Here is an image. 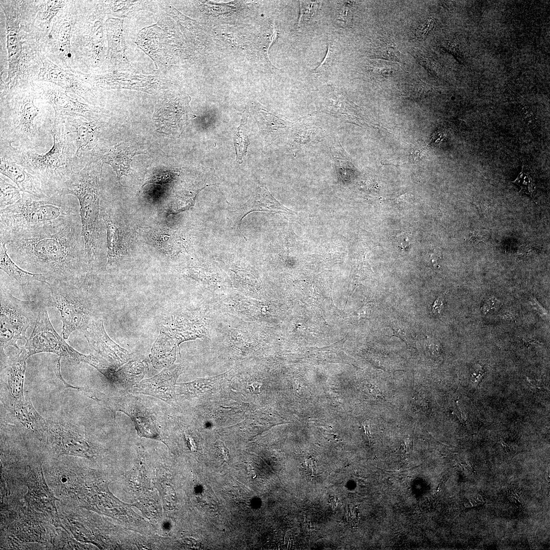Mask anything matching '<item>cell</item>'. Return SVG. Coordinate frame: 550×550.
<instances>
[{
	"label": "cell",
	"instance_id": "7a4b0ae2",
	"mask_svg": "<svg viewBox=\"0 0 550 550\" xmlns=\"http://www.w3.org/2000/svg\"><path fill=\"white\" fill-rule=\"evenodd\" d=\"M20 199L0 212V239H16L54 233L80 218L79 204L72 195L39 198L22 193Z\"/></svg>",
	"mask_w": 550,
	"mask_h": 550
},
{
	"label": "cell",
	"instance_id": "836d02e7",
	"mask_svg": "<svg viewBox=\"0 0 550 550\" xmlns=\"http://www.w3.org/2000/svg\"><path fill=\"white\" fill-rule=\"evenodd\" d=\"M0 176V207L1 210L17 202L21 198L20 190L8 182L4 176Z\"/></svg>",
	"mask_w": 550,
	"mask_h": 550
},
{
	"label": "cell",
	"instance_id": "d4e9b609",
	"mask_svg": "<svg viewBox=\"0 0 550 550\" xmlns=\"http://www.w3.org/2000/svg\"><path fill=\"white\" fill-rule=\"evenodd\" d=\"M0 268L24 288L36 281L48 285L49 277L46 274L31 272L19 267L8 253L5 243L0 239Z\"/></svg>",
	"mask_w": 550,
	"mask_h": 550
},
{
	"label": "cell",
	"instance_id": "277c9868",
	"mask_svg": "<svg viewBox=\"0 0 550 550\" xmlns=\"http://www.w3.org/2000/svg\"><path fill=\"white\" fill-rule=\"evenodd\" d=\"M101 172V166L90 161L81 170L74 172L61 194L73 196L78 201L81 235L85 241L90 270L94 269L97 262L101 242L99 225Z\"/></svg>",
	"mask_w": 550,
	"mask_h": 550
},
{
	"label": "cell",
	"instance_id": "603a6c76",
	"mask_svg": "<svg viewBox=\"0 0 550 550\" xmlns=\"http://www.w3.org/2000/svg\"><path fill=\"white\" fill-rule=\"evenodd\" d=\"M6 16L7 48L9 61V76L10 82L13 81L18 70L22 47L19 36L18 10H10L9 8L2 7Z\"/></svg>",
	"mask_w": 550,
	"mask_h": 550
},
{
	"label": "cell",
	"instance_id": "f907efd6",
	"mask_svg": "<svg viewBox=\"0 0 550 550\" xmlns=\"http://www.w3.org/2000/svg\"><path fill=\"white\" fill-rule=\"evenodd\" d=\"M444 307V297L442 295L438 297L432 305V312L435 314H440Z\"/></svg>",
	"mask_w": 550,
	"mask_h": 550
},
{
	"label": "cell",
	"instance_id": "4316f807",
	"mask_svg": "<svg viewBox=\"0 0 550 550\" xmlns=\"http://www.w3.org/2000/svg\"><path fill=\"white\" fill-rule=\"evenodd\" d=\"M26 359L19 352L18 354L9 359L5 365L4 370L11 401L20 400L24 398L23 387Z\"/></svg>",
	"mask_w": 550,
	"mask_h": 550
},
{
	"label": "cell",
	"instance_id": "bcb514c9",
	"mask_svg": "<svg viewBox=\"0 0 550 550\" xmlns=\"http://www.w3.org/2000/svg\"><path fill=\"white\" fill-rule=\"evenodd\" d=\"M173 175L170 172L162 171L160 172H156L150 177L149 180L146 183H145L144 185L151 183H166L170 181Z\"/></svg>",
	"mask_w": 550,
	"mask_h": 550
},
{
	"label": "cell",
	"instance_id": "5b68a950",
	"mask_svg": "<svg viewBox=\"0 0 550 550\" xmlns=\"http://www.w3.org/2000/svg\"><path fill=\"white\" fill-rule=\"evenodd\" d=\"M31 92L18 94L1 113L0 135L13 147L35 150L45 145L50 126L35 122L39 109Z\"/></svg>",
	"mask_w": 550,
	"mask_h": 550
},
{
	"label": "cell",
	"instance_id": "f1b7e54d",
	"mask_svg": "<svg viewBox=\"0 0 550 550\" xmlns=\"http://www.w3.org/2000/svg\"><path fill=\"white\" fill-rule=\"evenodd\" d=\"M108 37V56L115 65L128 63L125 55L123 20L110 18L105 22Z\"/></svg>",
	"mask_w": 550,
	"mask_h": 550
},
{
	"label": "cell",
	"instance_id": "8fae6325",
	"mask_svg": "<svg viewBox=\"0 0 550 550\" xmlns=\"http://www.w3.org/2000/svg\"><path fill=\"white\" fill-rule=\"evenodd\" d=\"M47 440L59 454L90 458L93 456L89 442L73 428L60 423L47 422Z\"/></svg>",
	"mask_w": 550,
	"mask_h": 550
},
{
	"label": "cell",
	"instance_id": "7c38bea8",
	"mask_svg": "<svg viewBox=\"0 0 550 550\" xmlns=\"http://www.w3.org/2000/svg\"><path fill=\"white\" fill-rule=\"evenodd\" d=\"M184 371L183 365H173L164 368L158 374L141 380L129 389V391L133 394L153 396L175 406L177 405L176 381Z\"/></svg>",
	"mask_w": 550,
	"mask_h": 550
},
{
	"label": "cell",
	"instance_id": "e575fe53",
	"mask_svg": "<svg viewBox=\"0 0 550 550\" xmlns=\"http://www.w3.org/2000/svg\"><path fill=\"white\" fill-rule=\"evenodd\" d=\"M72 25L68 21L62 22L56 35L57 47L59 54L63 58L71 57L70 43L71 37Z\"/></svg>",
	"mask_w": 550,
	"mask_h": 550
},
{
	"label": "cell",
	"instance_id": "f35d334b",
	"mask_svg": "<svg viewBox=\"0 0 550 550\" xmlns=\"http://www.w3.org/2000/svg\"><path fill=\"white\" fill-rule=\"evenodd\" d=\"M300 15L297 23V28H301L317 13L319 3L317 1H299Z\"/></svg>",
	"mask_w": 550,
	"mask_h": 550
},
{
	"label": "cell",
	"instance_id": "f5cc1de1",
	"mask_svg": "<svg viewBox=\"0 0 550 550\" xmlns=\"http://www.w3.org/2000/svg\"><path fill=\"white\" fill-rule=\"evenodd\" d=\"M450 52L453 54L460 63H463V58L459 50L454 46H451L449 48Z\"/></svg>",
	"mask_w": 550,
	"mask_h": 550
},
{
	"label": "cell",
	"instance_id": "6f0895ef",
	"mask_svg": "<svg viewBox=\"0 0 550 550\" xmlns=\"http://www.w3.org/2000/svg\"><path fill=\"white\" fill-rule=\"evenodd\" d=\"M522 341L524 344L527 347H529L530 346H535L540 344L539 341L534 339H522Z\"/></svg>",
	"mask_w": 550,
	"mask_h": 550
},
{
	"label": "cell",
	"instance_id": "681fc988",
	"mask_svg": "<svg viewBox=\"0 0 550 550\" xmlns=\"http://www.w3.org/2000/svg\"><path fill=\"white\" fill-rule=\"evenodd\" d=\"M499 304V301L494 297H490L484 302L482 308V311L486 314L494 309Z\"/></svg>",
	"mask_w": 550,
	"mask_h": 550
},
{
	"label": "cell",
	"instance_id": "91938a15",
	"mask_svg": "<svg viewBox=\"0 0 550 550\" xmlns=\"http://www.w3.org/2000/svg\"><path fill=\"white\" fill-rule=\"evenodd\" d=\"M248 387L250 388H249V389L251 390L252 391H254L255 392H260V388H259L260 387V383H257V382H253L248 383Z\"/></svg>",
	"mask_w": 550,
	"mask_h": 550
},
{
	"label": "cell",
	"instance_id": "44dd1931",
	"mask_svg": "<svg viewBox=\"0 0 550 550\" xmlns=\"http://www.w3.org/2000/svg\"><path fill=\"white\" fill-rule=\"evenodd\" d=\"M146 154L129 143L122 142L108 148L100 157L103 162L109 165L117 174L119 182L123 176L131 172L130 163L135 155Z\"/></svg>",
	"mask_w": 550,
	"mask_h": 550
},
{
	"label": "cell",
	"instance_id": "30bf717a",
	"mask_svg": "<svg viewBox=\"0 0 550 550\" xmlns=\"http://www.w3.org/2000/svg\"><path fill=\"white\" fill-rule=\"evenodd\" d=\"M188 101L177 97L164 98L156 104L153 119L157 131L179 136L190 118Z\"/></svg>",
	"mask_w": 550,
	"mask_h": 550
},
{
	"label": "cell",
	"instance_id": "7402d4cb",
	"mask_svg": "<svg viewBox=\"0 0 550 550\" xmlns=\"http://www.w3.org/2000/svg\"><path fill=\"white\" fill-rule=\"evenodd\" d=\"M253 211L290 213L289 210L280 204L267 189L263 187L257 189L251 198L239 209L232 212V219L237 228H239L243 218Z\"/></svg>",
	"mask_w": 550,
	"mask_h": 550
},
{
	"label": "cell",
	"instance_id": "db71d44e",
	"mask_svg": "<svg viewBox=\"0 0 550 550\" xmlns=\"http://www.w3.org/2000/svg\"><path fill=\"white\" fill-rule=\"evenodd\" d=\"M531 301H532L531 302L532 305L535 307V308L538 312H539L540 314L543 315L544 316H545L546 317L547 316V312L539 304V303L536 299L534 298L533 299L531 300Z\"/></svg>",
	"mask_w": 550,
	"mask_h": 550
},
{
	"label": "cell",
	"instance_id": "94428289",
	"mask_svg": "<svg viewBox=\"0 0 550 550\" xmlns=\"http://www.w3.org/2000/svg\"><path fill=\"white\" fill-rule=\"evenodd\" d=\"M364 428L366 435H367L368 438H370L371 437V434L370 432V427L369 425L367 424H364Z\"/></svg>",
	"mask_w": 550,
	"mask_h": 550
},
{
	"label": "cell",
	"instance_id": "60d3db41",
	"mask_svg": "<svg viewBox=\"0 0 550 550\" xmlns=\"http://www.w3.org/2000/svg\"><path fill=\"white\" fill-rule=\"evenodd\" d=\"M65 1H47L40 12V19L46 23H49L52 18L65 5Z\"/></svg>",
	"mask_w": 550,
	"mask_h": 550
},
{
	"label": "cell",
	"instance_id": "2e32d148",
	"mask_svg": "<svg viewBox=\"0 0 550 550\" xmlns=\"http://www.w3.org/2000/svg\"><path fill=\"white\" fill-rule=\"evenodd\" d=\"M317 111L351 122L364 121L356 107L337 88L327 85L322 91Z\"/></svg>",
	"mask_w": 550,
	"mask_h": 550
},
{
	"label": "cell",
	"instance_id": "ffe728a7",
	"mask_svg": "<svg viewBox=\"0 0 550 550\" xmlns=\"http://www.w3.org/2000/svg\"><path fill=\"white\" fill-rule=\"evenodd\" d=\"M40 80L53 83L66 93L74 94L87 101L88 91L74 75L63 70L48 60H45L38 75Z\"/></svg>",
	"mask_w": 550,
	"mask_h": 550
},
{
	"label": "cell",
	"instance_id": "4dcf8cb0",
	"mask_svg": "<svg viewBox=\"0 0 550 550\" xmlns=\"http://www.w3.org/2000/svg\"><path fill=\"white\" fill-rule=\"evenodd\" d=\"M148 369L144 361L128 362L116 371V383L130 389L141 381Z\"/></svg>",
	"mask_w": 550,
	"mask_h": 550
},
{
	"label": "cell",
	"instance_id": "ee69618b",
	"mask_svg": "<svg viewBox=\"0 0 550 550\" xmlns=\"http://www.w3.org/2000/svg\"><path fill=\"white\" fill-rule=\"evenodd\" d=\"M491 236L490 232L485 229H477L471 231L469 236V241L471 243H486Z\"/></svg>",
	"mask_w": 550,
	"mask_h": 550
},
{
	"label": "cell",
	"instance_id": "8d00e7d4",
	"mask_svg": "<svg viewBox=\"0 0 550 550\" xmlns=\"http://www.w3.org/2000/svg\"><path fill=\"white\" fill-rule=\"evenodd\" d=\"M107 8L109 12L118 17H125L131 11L135 10L137 6H140L141 1H108Z\"/></svg>",
	"mask_w": 550,
	"mask_h": 550
},
{
	"label": "cell",
	"instance_id": "b9f144b4",
	"mask_svg": "<svg viewBox=\"0 0 550 550\" xmlns=\"http://www.w3.org/2000/svg\"><path fill=\"white\" fill-rule=\"evenodd\" d=\"M372 56L375 58L398 61L399 52L392 43L383 44L374 49Z\"/></svg>",
	"mask_w": 550,
	"mask_h": 550
},
{
	"label": "cell",
	"instance_id": "d6986e66",
	"mask_svg": "<svg viewBox=\"0 0 550 550\" xmlns=\"http://www.w3.org/2000/svg\"><path fill=\"white\" fill-rule=\"evenodd\" d=\"M138 234L144 241L166 255H177L183 248V241L180 235L169 228L141 227Z\"/></svg>",
	"mask_w": 550,
	"mask_h": 550
},
{
	"label": "cell",
	"instance_id": "c3c4849f",
	"mask_svg": "<svg viewBox=\"0 0 550 550\" xmlns=\"http://www.w3.org/2000/svg\"><path fill=\"white\" fill-rule=\"evenodd\" d=\"M217 453L223 461L227 462L229 459V450L220 441H217L215 445Z\"/></svg>",
	"mask_w": 550,
	"mask_h": 550
},
{
	"label": "cell",
	"instance_id": "ba28073f",
	"mask_svg": "<svg viewBox=\"0 0 550 550\" xmlns=\"http://www.w3.org/2000/svg\"><path fill=\"white\" fill-rule=\"evenodd\" d=\"M49 352L77 363L85 362L82 354L61 337L52 325L46 306L40 304L33 331L20 352L26 358L40 352Z\"/></svg>",
	"mask_w": 550,
	"mask_h": 550
},
{
	"label": "cell",
	"instance_id": "7dc6e473",
	"mask_svg": "<svg viewBox=\"0 0 550 550\" xmlns=\"http://www.w3.org/2000/svg\"><path fill=\"white\" fill-rule=\"evenodd\" d=\"M434 24V22L432 19H429L426 23L421 24L417 30L416 36L419 38H424L432 30Z\"/></svg>",
	"mask_w": 550,
	"mask_h": 550
},
{
	"label": "cell",
	"instance_id": "5bb4252c",
	"mask_svg": "<svg viewBox=\"0 0 550 550\" xmlns=\"http://www.w3.org/2000/svg\"><path fill=\"white\" fill-rule=\"evenodd\" d=\"M27 485L25 500L28 506L43 514L57 526L58 519L55 505L56 499L47 485L41 467L30 469Z\"/></svg>",
	"mask_w": 550,
	"mask_h": 550
},
{
	"label": "cell",
	"instance_id": "11a10c76",
	"mask_svg": "<svg viewBox=\"0 0 550 550\" xmlns=\"http://www.w3.org/2000/svg\"><path fill=\"white\" fill-rule=\"evenodd\" d=\"M368 390H369V392L373 396L377 397H379V398L382 397V395L381 394V392H380V390L375 386H374L373 384H369L368 386Z\"/></svg>",
	"mask_w": 550,
	"mask_h": 550
},
{
	"label": "cell",
	"instance_id": "816d5d0a",
	"mask_svg": "<svg viewBox=\"0 0 550 550\" xmlns=\"http://www.w3.org/2000/svg\"><path fill=\"white\" fill-rule=\"evenodd\" d=\"M305 466L311 474L313 475L316 469V463L313 459H309L305 461Z\"/></svg>",
	"mask_w": 550,
	"mask_h": 550
},
{
	"label": "cell",
	"instance_id": "9f6ffc18",
	"mask_svg": "<svg viewBox=\"0 0 550 550\" xmlns=\"http://www.w3.org/2000/svg\"><path fill=\"white\" fill-rule=\"evenodd\" d=\"M185 438L186 439L187 444L188 447H189V448L190 449V450H191L192 451H195V443H194V441L193 440L192 437L190 436V435H189L187 433H185Z\"/></svg>",
	"mask_w": 550,
	"mask_h": 550
},
{
	"label": "cell",
	"instance_id": "52a82bcc",
	"mask_svg": "<svg viewBox=\"0 0 550 550\" xmlns=\"http://www.w3.org/2000/svg\"><path fill=\"white\" fill-rule=\"evenodd\" d=\"M0 301L1 351L9 346L19 349L17 341L28 339L25 336L26 330L36 321L40 304L17 298L2 286Z\"/></svg>",
	"mask_w": 550,
	"mask_h": 550
},
{
	"label": "cell",
	"instance_id": "e0dca14e",
	"mask_svg": "<svg viewBox=\"0 0 550 550\" xmlns=\"http://www.w3.org/2000/svg\"><path fill=\"white\" fill-rule=\"evenodd\" d=\"M100 215L106 231V265H112L127 254L124 232L111 210L102 207L100 208Z\"/></svg>",
	"mask_w": 550,
	"mask_h": 550
},
{
	"label": "cell",
	"instance_id": "484cf974",
	"mask_svg": "<svg viewBox=\"0 0 550 550\" xmlns=\"http://www.w3.org/2000/svg\"><path fill=\"white\" fill-rule=\"evenodd\" d=\"M176 347L174 339L163 327L149 355L152 366L161 369L173 365L176 360Z\"/></svg>",
	"mask_w": 550,
	"mask_h": 550
},
{
	"label": "cell",
	"instance_id": "ab89813d",
	"mask_svg": "<svg viewBox=\"0 0 550 550\" xmlns=\"http://www.w3.org/2000/svg\"><path fill=\"white\" fill-rule=\"evenodd\" d=\"M294 129L293 130L294 133L292 134V140L297 146L304 145L309 142L310 143L314 142V136H316L315 132L317 129L315 127L296 125L294 126Z\"/></svg>",
	"mask_w": 550,
	"mask_h": 550
},
{
	"label": "cell",
	"instance_id": "83f0119b",
	"mask_svg": "<svg viewBox=\"0 0 550 550\" xmlns=\"http://www.w3.org/2000/svg\"><path fill=\"white\" fill-rule=\"evenodd\" d=\"M10 407L18 421L26 428L41 433L45 432L47 421L33 407L29 396L10 401Z\"/></svg>",
	"mask_w": 550,
	"mask_h": 550
},
{
	"label": "cell",
	"instance_id": "680465c9",
	"mask_svg": "<svg viewBox=\"0 0 550 550\" xmlns=\"http://www.w3.org/2000/svg\"><path fill=\"white\" fill-rule=\"evenodd\" d=\"M430 258H431V262H432V265H433V267L435 268H438L439 267V265H438V261H439V256L438 255H437L434 254H431L430 255Z\"/></svg>",
	"mask_w": 550,
	"mask_h": 550
},
{
	"label": "cell",
	"instance_id": "74e56055",
	"mask_svg": "<svg viewBox=\"0 0 550 550\" xmlns=\"http://www.w3.org/2000/svg\"><path fill=\"white\" fill-rule=\"evenodd\" d=\"M389 326L393 330L392 336H396L401 339L407 346H415L416 343L413 335V332L410 327L404 322L398 320L390 322Z\"/></svg>",
	"mask_w": 550,
	"mask_h": 550
},
{
	"label": "cell",
	"instance_id": "d6a6232c",
	"mask_svg": "<svg viewBox=\"0 0 550 550\" xmlns=\"http://www.w3.org/2000/svg\"><path fill=\"white\" fill-rule=\"evenodd\" d=\"M330 148L335 162L338 181L339 183L344 182L348 179L349 162L341 144L336 139L332 138Z\"/></svg>",
	"mask_w": 550,
	"mask_h": 550
},
{
	"label": "cell",
	"instance_id": "f6af8a7d",
	"mask_svg": "<svg viewBox=\"0 0 550 550\" xmlns=\"http://www.w3.org/2000/svg\"><path fill=\"white\" fill-rule=\"evenodd\" d=\"M338 18L345 24L350 23L352 16V2L343 1L341 3Z\"/></svg>",
	"mask_w": 550,
	"mask_h": 550
},
{
	"label": "cell",
	"instance_id": "f546056e",
	"mask_svg": "<svg viewBox=\"0 0 550 550\" xmlns=\"http://www.w3.org/2000/svg\"><path fill=\"white\" fill-rule=\"evenodd\" d=\"M228 374L229 372H226L215 376L198 378L189 382L178 383L176 385V391L178 395L186 398L198 396L216 389L228 377Z\"/></svg>",
	"mask_w": 550,
	"mask_h": 550
},
{
	"label": "cell",
	"instance_id": "7bdbcfd3",
	"mask_svg": "<svg viewBox=\"0 0 550 550\" xmlns=\"http://www.w3.org/2000/svg\"><path fill=\"white\" fill-rule=\"evenodd\" d=\"M334 49L332 42L328 44L326 53L320 64L312 70L314 74L318 75L325 74L326 72L330 68L334 59Z\"/></svg>",
	"mask_w": 550,
	"mask_h": 550
},
{
	"label": "cell",
	"instance_id": "6da1fadb",
	"mask_svg": "<svg viewBox=\"0 0 550 550\" xmlns=\"http://www.w3.org/2000/svg\"><path fill=\"white\" fill-rule=\"evenodd\" d=\"M6 245L9 255L18 265L46 274L50 280L81 284L87 276L88 259L80 218L57 232L20 238Z\"/></svg>",
	"mask_w": 550,
	"mask_h": 550
},
{
	"label": "cell",
	"instance_id": "8992f818",
	"mask_svg": "<svg viewBox=\"0 0 550 550\" xmlns=\"http://www.w3.org/2000/svg\"><path fill=\"white\" fill-rule=\"evenodd\" d=\"M90 285L86 280L81 284L59 280L48 282V302L61 314L64 339H67L75 331L85 330L95 319L87 295Z\"/></svg>",
	"mask_w": 550,
	"mask_h": 550
},
{
	"label": "cell",
	"instance_id": "9a60e30c",
	"mask_svg": "<svg viewBox=\"0 0 550 550\" xmlns=\"http://www.w3.org/2000/svg\"><path fill=\"white\" fill-rule=\"evenodd\" d=\"M42 91L41 95L54 109L55 118L82 117L92 120L99 112L95 107L79 101L58 88L45 86Z\"/></svg>",
	"mask_w": 550,
	"mask_h": 550
},
{
	"label": "cell",
	"instance_id": "1f68e13d",
	"mask_svg": "<svg viewBox=\"0 0 550 550\" xmlns=\"http://www.w3.org/2000/svg\"><path fill=\"white\" fill-rule=\"evenodd\" d=\"M163 327L173 337L178 345L184 341L200 337L202 335L199 324L195 323H173Z\"/></svg>",
	"mask_w": 550,
	"mask_h": 550
},
{
	"label": "cell",
	"instance_id": "4fadbf2b",
	"mask_svg": "<svg viewBox=\"0 0 550 550\" xmlns=\"http://www.w3.org/2000/svg\"><path fill=\"white\" fill-rule=\"evenodd\" d=\"M84 331L91 348L114 368L118 369L129 361V353L108 336L101 319H93Z\"/></svg>",
	"mask_w": 550,
	"mask_h": 550
},
{
	"label": "cell",
	"instance_id": "9c48e42d",
	"mask_svg": "<svg viewBox=\"0 0 550 550\" xmlns=\"http://www.w3.org/2000/svg\"><path fill=\"white\" fill-rule=\"evenodd\" d=\"M88 396L109 409L113 413L114 419L117 411L123 412L127 415L133 422L140 437L161 440L160 425L155 414L138 397L130 394L107 397L101 393L91 391Z\"/></svg>",
	"mask_w": 550,
	"mask_h": 550
},
{
	"label": "cell",
	"instance_id": "d590c367",
	"mask_svg": "<svg viewBox=\"0 0 550 550\" xmlns=\"http://www.w3.org/2000/svg\"><path fill=\"white\" fill-rule=\"evenodd\" d=\"M241 125L238 128V131L233 136L234 144L236 154V161L241 163L243 161L242 157L247 151V148L250 144L249 137L246 131V123L247 117L243 116Z\"/></svg>",
	"mask_w": 550,
	"mask_h": 550
},
{
	"label": "cell",
	"instance_id": "3957f363",
	"mask_svg": "<svg viewBox=\"0 0 550 550\" xmlns=\"http://www.w3.org/2000/svg\"><path fill=\"white\" fill-rule=\"evenodd\" d=\"M53 144L45 154L20 149L1 139V156L23 167L40 181L48 197L61 195L74 171L73 157L76 151L73 133L67 126L64 118H55L50 127Z\"/></svg>",
	"mask_w": 550,
	"mask_h": 550
},
{
	"label": "cell",
	"instance_id": "ac0fdd59",
	"mask_svg": "<svg viewBox=\"0 0 550 550\" xmlns=\"http://www.w3.org/2000/svg\"><path fill=\"white\" fill-rule=\"evenodd\" d=\"M0 172L13 181L22 193L39 198L48 197L44 194L38 179L15 161L0 156Z\"/></svg>",
	"mask_w": 550,
	"mask_h": 550
},
{
	"label": "cell",
	"instance_id": "cb8c5ba5",
	"mask_svg": "<svg viewBox=\"0 0 550 550\" xmlns=\"http://www.w3.org/2000/svg\"><path fill=\"white\" fill-rule=\"evenodd\" d=\"M255 118L263 140L268 143L286 133L294 125L293 123L261 107L256 111Z\"/></svg>",
	"mask_w": 550,
	"mask_h": 550
}]
</instances>
